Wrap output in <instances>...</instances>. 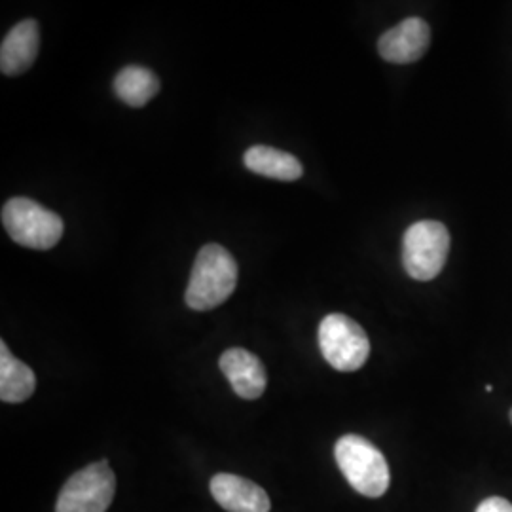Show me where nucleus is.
<instances>
[{
	"label": "nucleus",
	"mask_w": 512,
	"mask_h": 512,
	"mask_svg": "<svg viewBox=\"0 0 512 512\" xmlns=\"http://www.w3.org/2000/svg\"><path fill=\"white\" fill-rule=\"evenodd\" d=\"M37 387L35 372L12 355L6 342L0 344V399L2 403H23Z\"/></svg>",
	"instance_id": "f8f14e48"
},
{
	"label": "nucleus",
	"mask_w": 512,
	"mask_h": 512,
	"mask_svg": "<svg viewBox=\"0 0 512 512\" xmlns=\"http://www.w3.org/2000/svg\"><path fill=\"white\" fill-rule=\"evenodd\" d=\"M219 366L241 399L255 401L266 391V368L255 353L241 348L228 349L220 355Z\"/></svg>",
	"instance_id": "6e6552de"
},
{
	"label": "nucleus",
	"mask_w": 512,
	"mask_h": 512,
	"mask_svg": "<svg viewBox=\"0 0 512 512\" xmlns=\"http://www.w3.org/2000/svg\"><path fill=\"white\" fill-rule=\"evenodd\" d=\"M319 348L327 363L340 372L359 370L370 355V342L365 330L342 313H330L321 321Z\"/></svg>",
	"instance_id": "39448f33"
},
{
	"label": "nucleus",
	"mask_w": 512,
	"mask_h": 512,
	"mask_svg": "<svg viewBox=\"0 0 512 512\" xmlns=\"http://www.w3.org/2000/svg\"><path fill=\"white\" fill-rule=\"evenodd\" d=\"M334 458L351 488L365 497H382L391 484L384 454L359 435H344L336 442Z\"/></svg>",
	"instance_id": "f03ea898"
},
{
	"label": "nucleus",
	"mask_w": 512,
	"mask_h": 512,
	"mask_svg": "<svg viewBox=\"0 0 512 512\" xmlns=\"http://www.w3.org/2000/svg\"><path fill=\"white\" fill-rule=\"evenodd\" d=\"M511 423H512V410H511Z\"/></svg>",
	"instance_id": "2eb2a0df"
},
{
	"label": "nucleus",
	"mask_w": 512,
	"mask_h": 512,
	"mask_svg": "<svg viewBox=\"0 0 512 512\" xmlns=\"http://www.w3.org/2000/svg\"><path fill=\"white\" fill-rule=\"evenodd\" d=\"M211 494L224 511L270 512L272 503L268 494L247 478L220 473L211 480Z\"/></svg>",
	"instance_id": "1a4fd4ad"
},
{
	"label": "nucleus",
	"mask_w": 512,
	"mask_h": 512,
	"mask_svg": "<svg viewBox=\"0 0 512 512\" xmlns=\"http://www.w3.org/2000/svg\"><path fill=\"white\" fill-rule=\"evenodd\" d=\"M243 162L249 171L275 181H298L304 173V167L293 154L266 145L249 148Z\"/></svg>",
	"instance_id": "9b49d317"
},
{
	"label": "nucleus",
	"mask_w": 512,
	"mask_h": 512,
	"mask_svg": "<svg viewBox=\"0 0 512 512\" xmlns=\"http://www.w3.org/2000/svg\"><path fill=\"white\" fill-rule=\"evenodd\" d=\"M450 251V234L437 220L412 224L403 239L406 274L416 281H431L442 272Z\"/></svg>",
	"instance_id": "20e7f679"
},
{
	"label": "nucleus",
	"mask_w": 512,
	"mask_h": 512,
	"mask_svg": "<svg viewBox=\"0 0 512 512\" xmlns=\"http://www.w3.org/2000/svg\"><path fill=\"white\" fill-rule=\"evenodd\" d=\"M476 512H512V503L503 497H488L478 505Z\"/></svg>",
	"instance_id": "4468645a"
},
{
	"label": "nucleus",
	"mask_w": 512,
	"mask_h": 512,
	"mask_svg": "<svg viewBox=\"0 0 512 512\" xmlns=\"http://www.w3.org/2000/svg\"><path fill=\"white\" fill-rule=\"evenodd\" d=\"M160 92V80L147 67L129 65L114 78V93L129 107H145Z\"/></svg>",
	"instance_id": "ddd939ff"
},
{
	"label": "nucleus",
	"mask_w": 512,
	"mask_h": 512,
	"mask_svg": "<svg viewBox=\"0 0 512 512\" xmlns=\"http://www.w3.org/2000/svg\"><path fill=\"white\" fill-rule=\"evenodd\" d=\"M40 33L35 19L19 21L2 40L0 71L6 76H18L31 69L40 46Z\"/></svg>",
	"instance_id": "9d476101"
},
{
	"label": "nucleus",
	"mask_w": 512,
	"mask_h": 512,
	"mask_svg": "<svg viewBox=\"0 0 512 512\" xmlns=\"http://www.w3.org/2000/svg\"><path fill=\"white\" fill-rule=\"evenodd\" d=\"M116 494V476L107 461L74 473L57 497L55 512H107Z\"/></svg>",
	"instance_id": "423d86ee"
},
{
	"label": "nucleus",
	"mask_w": 512,
	"mask_h": 512,
	"mask_svg": "<svg viewBox=\"0 0 512 512\" xmlns=\"http://www.w3.org/2000/svg\"><path fill=\"white\" fill-rule=\"evenodd\" d=\"M431 42V29L420 18H408L378 40V52L389 63L408 65L421 59Z\"/></svg>",
	"instance_id": "0eeeda50"
},
{
	"label": "nucleus",
	"mask_w": 512,
	"mask_h": 512,
	"mask_svg": "<svg viewBox=\"0 0 512 512\" xmlns=\"http://www.w3.org/2000/svg\"><path fill=\"white\" fill-rule=\"evenodd\" d=\"M238 287V262L228 249L211 243L196 256L186 287V306L194 311H209L224 304Z\"/></svg>",
	"instance_id": "f257e3e1"
},
{
	"label": "nucleus",
	"mask_w": 512,
	"mask_h": 512,
	"mask_svg": "<svg viewBox=\"0 0 512 512\" xmlns=\"http://www.w3.org/2000/svg\"><path fill=\"white\" fill-rule=\"evenodd\" d=\"M2 226L19 245L48 251L63 236V219L29 198H12L2 207Z\"/></svg>",
	"instance_id": "7ed1b4c3"
}]
</instances>
